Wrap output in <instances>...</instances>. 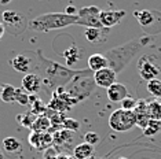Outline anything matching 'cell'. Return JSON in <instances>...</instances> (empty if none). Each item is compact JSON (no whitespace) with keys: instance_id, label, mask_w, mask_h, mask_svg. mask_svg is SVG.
I'll return each mask as SVG.
<instances>
[{"instance_id":"cell-36","label":"cell","mask_w":161,"mask_h":159,"mask_svg":"<svg viewBox=\"0 0 161 159\" xmlns=\"http://www.w3.org/2000/svg\"><path fill=\"white\" fill-rule=\"evenodd\" d=\"M4 30L6 29H4V26H3V23H0V38H2L3 34H4Z\"/></svg>"},{"instance_id":"cell-7","label":"cell","mask_w":161,"mask_h":159,"mask_svg":"<svg viewBox=\"0 0 161 159\" xmlns=\"http://www.w3.org/2000/svg\"><path fill=\"white\" fill-rule=\"evenodd\" d=\"M138 71L145 81H152L161 74V60L154 55H142L138 60Z\"/></svg>"},{"instance_id":"cell-19","label":"cell","mask_w":161,"mask_h":159,"mask_svg":"<svg viewBox=\"0 0 161 159\" xmlns=\"http://www.w3.org/2000/svg\"><path fill=\"white\" fill-rule=\"evenodd\" d=\"M94 152H95V147L84 141L75 147V150H73V156L76 159H88L91 156H94Z\"/></svg>"},{"instance_id":"cell-34","label":"cell","mask_w":161,"mask_h":159,"mask_svg":"<svg viewBox=\"0 0 161 159\" xmlns=\"http://www.w3.org/2000/svg\"><path fill=\"white\" fill-rule=\"evenodd\" d=\"M99 135L98 133H95V132H87L86 133V136H84V141L86 143H88L91 144V146H97L98 143H99Z\"/></svg>"},{"instance_id":"cell-40","label":"cell","mask_w":161,"mask_h":159,"mask_svg":"<svg viewBox=\"0 0 161 159\" xmlns=\"http://www.w3.org/2000/svg\"><path fill=\"white\" fill-rule=\"evenodd\" d=\"M68 159H76L75 156H73V155H72V156H68Z\"/></svg>"},{"instance_id":"cell-35","label":"cell","mask_w":161,"mask_h":159,"mask_svg":"<svg viewBox=\"0 0 161 159\" xmlns=\"http://www.w3.org/2000/svg\"><path fill=\"white\" fill-rule=\"evenodd\" d=\"M77 11L79 10L75 6H68L65 8V14H68V15H77Z\"/></svg>"},{"instance_id":"cell-21","label":"cell","mask_w":161,"mask_h":159,"mask_svg":"<svg viewBox=\"0 0 161 159\" xmlns=\"http://www.w3.org/2000/svg\"><path fill=\"white\" fill-rule=\"evenodd\" d=\"M73 132L70 131H66V129H64V131H55L53 135V140H54V144L55 146H65V147H69L73 140Z\"/></svg>"},{"instance_id":"cell-24","label":"cell","mask_w":161,"mask_h":159,"mask_svg":"<svg viewBox=\"0 0 161 159\" xmlns=\"http://www.w3.org/2000/svg\"><path fill=\"white\" fill-rule=\"evenodd\" d=\"M147 114L150 119H158L161 121V103L157 100L147 102Z\"/></svg>"},{"instance_id":"cell-10","label":"cell","mask_w":161,"mask_h":159,"mask_svg":"<svg viewBox=\"0 0 161 159\" xmlns=\"http://www.w3.org/2000/svg\"><path fill=\"white\" fill-rule=\"evenodd\" d=\"M29 144L37 151H43L50 148L54 144L53 135L50 132H32L29 135Z\"/></svg>"},{"instance_id":"cell-2","label":"cell","mask_w":161,"mask_h":159,"mask_svg":"<svg viewBox=\"0 0 161 159\" xmlns=\"http://www.w3.org/2000/svg\"><path fill=\"white\" fill-rule=\"evenodd\" d=\"M152 41H153V36L145 34L131 40V41L125 43V44L106 49L103 55L108 59V67L114 70L117 74L121 73L124 69L131 63V60L138 55L139 51L143 49L145 47H147Z\"/></svg>"},{"instance_id":"cell-32","label":"cell","mask_w":161,"mask_h":159,"mask_svg":"<svg viewBox=\"0 0 161 159\" xmlns=\"http://www.w3.org/2000/svg\"><path fill=\"white\" fill-rule=\"evenodd\" d=\"M135 115H136V126H139L141 129H145L150 122L149 114L147 113H135Z\"/></svg>"},{"instance_id":"cell-4","label":"cell","mask_w":161,"mask_h":159,"mask_svg":"<svg viewBox=\"0 0 161 159\" xmlns=\"http://www.w3.org/2000/svg\"><path fill=\"white\" fill-rule=\"evenodd\" d=\"M95 86H97V84L94 81V71L87 69V70L77 71V74L66 84L65 91L79 103L92 95Z\"/></svg>"},{"instance_id":"cell-25","label":"cell","mask_w":161,"mask_h":159,"mask_svg":"<svg viewBox=\"0 0 161 159\" xmlns=\"http://www.w3.org/2000/svg\"><path fill=\"white\" fill-rule=\"evenodd\" d=\"M48 107L53 111H55V113H65V111L70 110V106H69V104H66L64 100H61L59 97H55V96H53V99L50 100Z\"/></svg>"},{"instance_id":"cell-17","label":"cell","mask_w":161,"mask_h":159,"mask_svg":"<svg viewBox=\"0 0 161 159\" xmlns=\"http://www.w3.org/2000/svg\"><path fill=\"white\" fill-rule=\"evenodd\" d=\"M2 144H3L4 152L11 155V156H17V155H19L22 152V143H21V140H18L17 137H13V136L6 137L2 141Z\"/></svg>"},{"instance_id":"cell-12","label":"cell","mask_w":161,"mask_h":159,"mask_svg":"<svg viewBox=\"0 0 161 159\" xmlns=\"http://www.w3.org/2000/svg\"><path fill=\"white\" fill-rule=\"evenodd\" d=\"M110 29L108 28H87L84 30V38L91 44H102L108 40Z\"/></svg>"},{"instance_id":"cell-30","label":"cell","mask_w":161,"mask_h":159,"mask_svg":"<svg viewBox=\"0 0 161 159\" xmlns=\"http://www.w3.org/2000/svg\"><path fill=\"white\" fill-rule=\"evenodd\" d=\"M17 119L21 122V125H22V126L32 129V125H33L36 117H35V115L32 114V113H26V114H24V115H18Z\"/></svg>"},{"instance_id":"cell-42","label":"cell","mask_w":161,"mask_h":159,"mask_svg":"<svg viewBox=\"0 0 161 159\" xmlns=\"http://www.w3.org/2000/svg\"><path fill=\"white\" fill-rule=\"evenodd\" d=\"M88 159H95V156H91V158H88Z\"/></svg>"},{"instance_id":"cell-37","label":"cell","mask_w":161,"mask_h":159,"mask_svg":"<svg viewBox=\"0 0 161 159\" xmlns=\"http://www.w3.org/2000/svg\"><path fill=\"white\" fill-rule=\"evenodd\" d=\"M11 0H0V4H8Z\"/></svg>"},{"instance_id":"cell-6","label":"cell","mask_w":161,"mask_h":159,"mask_svg":"<svg viewBox=\"0 0 161 159\" xmlns=\"http://www.w3.org/2000/svg\"><path fill=\"white\" fill-rule=\"evenodd\" d=\"M109 126L114 132H128L136 126V115L131 110L117 108L109 117Z\"/></svg>"},{"instance_id":"cell-28","label":"cell","mask_w":161,"mask_h":159,"mask_svg":"<svg viewBox=\"0 0 161 159\" xmlns=\"http://www.w3.org/2000/svg\"><path fill=\"white\" fill-rule=\"evenodd\" d=\"M147 91L154 97H161V80L154 78L152 81H147Z\"/></svg>"},{"instance_id":"cell-23","label":"cell","mask_w":161,"mask_h":159,"mask_svg":"<svg viewBox=\"0 0 161 159\" xmlns=\"http://www.w3.org/2000/svg\"><path fill=\"white\" fill-rule=\"evenodd\" d=\"M17 99V88L10 84H4L2 86V102L14 103Z\"/></svg>"},{"instance_id":"cell-15","label":"cell","mask_w":161,"mask_h":159,"mask_svg":"<svg viewBox=\"0 0 161 159\" xmlns=\"http://www.w3.org/2000/svg\"><path fill=\"white\" fill-rule=\"evenodd\" d=\"M11 66H13L14 70L18 71V73H24V74L32 73L31 70L33 69V59L29 58L26 54H19V55L13 58Z\"/></svg>"},{"instance_id":"cell-8","label":"cell","mask_w":161,"mask_h":159,"mask_svg":"<svg viewBox=\"0 0 161 159\" xmlns=\"http://www.w3.org/2000/svg\"><path fill=\"white\" fill-rule=\"evenodd\" d=\"M2 18H3V26H4V29L14 36L24 33L25 29L29 28V22L26 21V18L19 11L7 10V11H3Z\"/></svg>"},{"instance_id":"cell-11","label":"cell","mask_w":161,"mask_h":159,"mask_svg":"<svg viewBox=\"0 0 161 159\" xmlns=\"http://www.w3.org/2000/svg\"><path fill=\"white\" fill-rule=\"evenodd\" d=\"M117 78V73L114 70H112L110 67H105L102 70H98L94 73V81L97 86L108 89L109 86H112L116 82Z\"/></svg>"},{"instance_id":"cell-27","label":"cell","mask_w":161,"mask_h":159,"mask_svg":"<svg viewBox=\"0 0 161 159\" xmlns=\"http://www.w3.org/2000/svg\"><path fill=\"white\" fill-rule=\"evenodd\" d=\"M31 104H32L31 113L33 114V115H37V114H42L43 115L47 111V106L39 99V97H36V96H32L31 95Z\"/></svg>"},{"instance_id":"cell-9","label":"cell","mask_w":161,"mask_h":159,"mask_svg":"<svg viewBox=\"0 0 161 159\" xmlns=\"http://www.w3.org/2000/svg\"><path fill=\"white\" fill-rule=\"evenodd\" d=\"M101 11L99 7L97 6H88L83 7L77 11V25L87 28H103L101 23Z\"/></svg>"},{"instance_id":"cell-13","label":"cell","mask_w":161,"mask_h":159,"mask_svg":"<svg viewBox=\"0 0 161 159\" xmlns=\"http://www.w3.org/2000/svg\"><path fill=\"white\" fill-rule=\"evenodd\" d=\"M125 11L124 10H108V11H101V23L103 28L110 29L116 25H119L121 22V19L125 17Z\"/></svg>"},{"instance_id":"cell-29","label":"cell","mask_w":161,"mask_h":159,"mask_svg":"<svg viewBox=\"0 0 161 159\" xmlns=\"http://www.w3.org/2000/svg\"><path fill=\"white\" fill-rule=\"evenodd\" d=\"M17 103H19L21 106H28L31 104V95L28 92H25L22 88H17Z\"/></svg>"},{"instance_id":"cell-31","label":"cell","mask_w":161,"mask_h":159,"mask_svg":"<svg viewBox=\"0 0 161 159\" xmlns=\"http://www.w3.org/2000/svg\"><path fill=\"white\" fill-rule=\"evenodd\" d=\"M62 126H64V129H66V131L77 132L80 129V122L77 121V119H73V118H65Z\"/></svg>"},{"instance_id":"cell-41","label":"cell","mask_w":161,"mask_h":159,"mask_svg":"<svg viewBox=\"0 0 161 159\" xmlns=\"http://www.w3.org/2000/svg\"><path fill=\"white\" fill-rule=\"evenodd\" d=\"M117 159H128V158H124V156H120V158H117Z\"/></svg>"},{"instance_id":"cell-38","label":"cell","mask_w":161,"mask_h":159,"mask_svg":"<svg viewBox=\"0 0 161 159\" xmlns=\"http://www.w3.org/2000/svg\"><path fill=\"white\" fill-rule=\"evenodd\" d=\"M0 159H4V155H3V151L0 150Z\"/></svg>"},{"instance_id":"cell-22","label":"cell","mask_w":161,"mask_h":159,"mask_svg":"<svg viewBox=\"0 0 161 159\" xmlns=\"http://www.w3.org/2000/svg\"><path fill=\"white\" fill-rule=\"evenodd\" d=\"M50 128H51V121L44 114L36 117L33 125H32V131L33 132H48Z\"/></svg>"},{"instance_id":"cell-14","label":"cell","mask_w":161,"mask_h":159,"mask_svg":"<svg viewBox=\"0 0 161 159\" xmlns=\"http://www.w3.org/2000/svg\"><path fill=\"white\" fill-rule=\"evenodd\" d=\"M43 86V81L37 73H28L22 78V89L29 95H36Z\"/></svg>"},{"instance_id":"cell-33","label":"cell","mask_w":161,"mask_h":159,"mask_svg":"<svg viewBox=\"0 0 161 159\" xmlns=\"http://www.w3.org/2000/svg\"><path fill=\"white\" fill-rule=\"evenodd\" d=\"M136 104H138V100L136 99H134V97H125V99L121 102V108H124V110H131V111H134L135 110V107H136Z\"/></svg>"},{"instance_id":"cell-16","label":"cell","mask_w":161,"mask_h":159,"mask_svg":"<svg viewBox=\"0 0 161 159\" xmlns=\"http://www.w3.org/2000/svg\"><path fill=\"white\" fill-rule=\"evenodd\" d=\"M106 95L108 99L113 103H121L125 97H128V89L125 85L120 84V82H114L112 86L106 89Z\"/></svg>"},{"instance_id":"cell-1","label":"cell","mask_w":161,"mask_h":159,"mask_svg":"<svg viewBox=\"0 0 161 159\" xmlns=\"http://www.w3.org/2000/svg\"><path fill=\"white\" fill-rule=\"evenodd\" d=\"M35 63L37 69V74L40 75L43 81V85L47 88V91L53 93L59 86H66V84L77 74L79 70H73L66 66H62L55 60L47 59L43 55V52L36 51L35 52Z\"/></svg>"},{"instance_id":"cell-18","label":"cell","mask_w":161,"mask_h":159,"mask_svg":"<svg viewBox=\"0 0 161 159\" xmlns=\"http://www.w3.org/2000/svg\"><path fill=\"white\" fill-rule=\"evenodd\" d=\"M81 55H83V51L75 44L70 45L68 49H65L64 54H62V56H64L65 60H66L68 66H75V64L81 59Z\"/></svg>"},{"instance_id":"cell-5","label":"cell","mask_w":161,"mask_h":159,"mask_svg":"<svg viewBox=\"0 0 161 159\" xmlns=\"http://www.w3.org/2000/svg\"><path fill=\"white\" fill-rule=\"evenodd\" d=\"M139 26L146 32V34L153 36L161 33V13L156 10H141L134 11Z\"/></svg>"},{"instance_id":"cell-3","label":"cell","mask_w":161,"mask_h":159,"mask_svg":"<svg viewBox=\"0 0 161 159\" xmlns=\"http://www.w3.org/2000/svg\"><path fill=\"white\" fill-rule=\"evenodd\" d=\"M77 15H68L65 13H48L33 18L29 22V29L40 33H46L51 30H58L72 25H77Z\"/></svg>"},{"instance_id":"cell-39","label":"cell","mask_w":161,"mask_h":159,"mask_svg":"<svg viewBox=\"0 0 161 159\" xmlns=\"http://www.w3.org/2000/svg\"><path fill=\"white\" fill-rule=\"evenodd\" d=\"M0 102H2V85H0Z\"/></svg>"},{"instance_id":"cell-26","label":"cell","mask_w":161,"mask_h":159,"mask_svg":"<svg viewBox=\"0 0 161 159\" xmlns=\"http://www.w3.org/2000/svg\"><path fill=\"white\" fill-rule=\"evenodd\" d=\"M161 132V121L158 119H150L149 125L143 129V136H156L157 133Z\"/></svg>"},{"instance_id":"cell-20","label":"cell","mask_w":161,"mask_h":159,"mask_svg":"<svg viewBox=\"0 0 161 159\" xmlns=\"http://www.w3.org/2000/svg\"><path fill=\"white\" fill-rule=\"evenodd\" d=\"M88 69L91 71H98V70H102V69L108 67V59L103 54H92L90 58H88Z\"/></svg>"}]
</instances>
